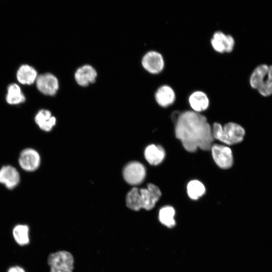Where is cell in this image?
<instances>
[{
	"mask_svg": "<svg viewBox=\"0 0 272 272\" xmlns=\"http://www.w3.org/2000/svg\"><path fill=\"white\" fill-rule=\"evenodd\" d=\"M175 134L189 152H194L198 148L209 151L214 140L212 127L206 117L191 110L183 111L178 115Z\"/></svg>",
	"mask_w": 272,
	"mask_h": 272,
	"instance_id": "cell-1",
	"label": "cell"
},
{
	"mask_svg": "<svg viewBox=\"0 0 272 272\" xmlns=\"http://www.w3.org/2000/svg\"><path fill=\"white\" fill-rule=\"evenodd\" d=\"M212 130L214 139L227 145H233L241 142L245 134L244 128L233 122H228L223 126L218 122H215Z\"/></svg>",
	"mask_w": 272,
	"mask_h": 272,
	"instance_id": "cell-2",
	"label": "cell"
},
{
	"mask_svg": "<svg viewBox=\"0 0 272 272\" xmlns=\"http://www.w3.org/2000/svg\"><path fill=\"white\" fill-rule=\"evenodd\" d=\"M249 83L251 88L256 90L262 96L272 95V65L262 64L256 67L252 72Z\"/></svg>",
	"mask_w": 272,
	"mask_h": 272,
	"instance_id": "cell-3",
	"label": "cell"
},
{
	"mask_svg": "<svg viewBox=\"0 0 272 272\" xmlns=\"http://www.w3.org/2000/svg\"><path fill=\"white\" fill-rule=\"evenodd\" d=\"M47 263L50 267V272H73L74 258L71 252L59 250L48 255Z\"/></svg>",
	"mask_w": 272,
	"mask_h": 272,
	"instance_id": "cell-4",
	"label": "cell"
},
{
	"mask_svg": "<svg viewBox=\"0 0 272 272\" xmlns=\"http://www.w3.org/2000/svg\"><path fill=\"white\" fill-rule=\"evenodd\" d=\"M211 150L214 161L220 168L227 169L233 166V153L229 147L215 144L212 145Z\"/></svg>",
	"mask_w": 272,
	"mask_h": 272,
	"instance_id": "cell-5",
	"label": "cell"
},
{
	"mask_svg": "<svg viewBox=\"0 0 272 272\" xmlns=\"http://www.w3.org/2000/svg\"><path fill=\"white\" fill-rule=\"evenodd\" d=\"M146 171L145 166L139 162H131L127 164L123 170V176L128 184L137 185L145 179Z\"/></svg>",
	"mask_w": 272,
	"mask_h": 272,
	"instance_id": "cell-6",
	"label": "cell"
},
{
	"mask_svg": "<svg viewBox=\"0 0 272 272\" xmlns=\"http://www.w3.org/2000/svg\"><path fill=\"white\" fill-rule=\"evenodd\" d=\"M142 64L145 70L152 74L161 73L164 69L165 62L160 52L152 50L147 52L143 57Z\"/></svg>",
	"mask_w": 272,
	"mask_h": 272,
	"instance_id": "cell-7",
	"label": "cell"
},
{
	"mask_svg": "<svg viewBox=\"0 0 272 272\" xmlns=\"http://www.w3.org/2000/svg\"><path fill=\"white\" fill-rule=\"evenodd\" d=\"M142 209L149 211L154 208L161 196L160 188L153 183H149L147 188L139 189Z\"/></svg>",
	"mask_w": 272,
	"mask_h": 272,
	"instance_id": "cell-8",
	"label": "cell"
},
{
	"mask_svg": "<svg viewBox=\"0 0 272 272\" xmlns=\"http://www.w3.org/2000/svg\"><path fill=\"white\" fill-rule=\"evenodd\" d=\"M211 44L213 48L217 52H230L234 49L235 40L231 35L218 31L213 34Z\"/></svg>",
	"mask_w": 272,
	"mask_h": 272,
	"instance_id": "cell-9",
	"label": "cell"
},
{
	"mask_svg": "<svg viewBox=\"0 0 272 272\" xmlns=\"http://www.w3.org/2000/svg\"><path fill=\"white\" fill-rule=\"evenodd\" d=\"M36 84L37 89L46 95H55L59 87L57 78L52 74L45 73L38 76Z\"/></svg>",
	"mask_w": 272,
	"mask_h": 272,
	"instance_id": "cell-10",
	"label": "cell"
},
{
	"mask_svg": "<svg viewBox=\"0 0 272 272\" xmlns=\"http://www.w3.org/2000/svg\"><path fill=\"white\" fill-rule=\"evenodd\" d=\"M19 163L21 167L27 171L36 170L40 164V157L34 149L27 148L21 153Z\"/></svg>",
	"mask_w": 272,
	"mask_h": 272,
	"instance_id": "cell-11",
	"label": "cell"
},
{
	"mask_svg": "<svg viewBox=\"0 0 272 272\" xmlns=\"http://www.w3.org/2000/svg\"><path fill=\"white\" fill-rule=\"evenodd\" d=\"M20 177L17 169L10 165L3 166L0 169V183L10 189L16 187L19 183Z\"/></svg>",
	"mask_w": 272,
	"mask_h": 272,
	"instance_id": "cell-12",
	"label": "cell"
},
{
	"mask_svg": "<svg viewBox=\"0 0 272 272\" xmlns=\"http://www.w3.org/2000/svg\"><path fill=\"white\" fill-rule=\"evenodd\" d=\"M97 75L95 69L90 65L86 64L78 69L75 74V79L79 85L85 87L94 83Z\"/></svg>",
	"mask_w": 272,
	"mask_h": 272,
	"instance_id": "cell-13",
	"label": "cell"
},
{
	"mask_svg": "<svg viewBox=\"0 0 272 272\" xmlns=\"http://www.w3.org/2000/svg\"><path fill=\"white\" fill-rule=\"evenodd\" d=\"M155 98L158 105L162 107H166L172 105L175 101V93L170 86L164 85L157 90Z\"/></svg>",
	"mask_w": 272,
	"mask_h": 272,
	"instance_id": "cell-14",
	"label": "cell"
},
{
	"mask_svg": "<svg viewBox=\"0 0 272 272\" xmlns=\"http://www.w3.org/2000/svg\"><path fill=\"white\" fill-rule=\"evenodd\" d=\"M188 102L193 111L197 113L206 110L210 104L208 96L201 91L192 92L188 97Z\"/></svg>",
	"mask_w": 272,
	"mask_h": 272,
	"instance_id": "cell-15",
	"label": "cell"
},
{
	"mask_svg": "<svg viewBox=\"0 0 272 272\" xmlns=\"http://www.w3.org/2000/svg\"><path fill=\"white\" fill-rule=\"evenodd\" d=\"M144 155L146 160L150 164L158 165L164 160L166 153L162 146L152 144L146 147Z\"/></svg>",
	"mask_w": 272,
	"mask_h": 272,
	"instance_id": "cell-16",
	"label": "cell"
},
{
	"mask_svg": "<svg viewBox=\"0 0 272 272\" xmlns=\"http://www.w3.org/2000/svg\"><path fill=\"white\" fill-rule=\"evenodd\" d=\"M38 75L37 71L28 64H22L17 70L16 77L21 84L30 85L36 82Z\"/></svg>",
	"mask_w": 272,
	"mask_h": 272,
	"instance_id": "cell-17",
	"label": "cell"
},
{
	"mask_svg": "<svg viewBox=\"0 0 272 272\" xmlns=\"http://www.w3.org/2000/svg\"><path fill=\"white\" fill-rule=\"evenodd\" d=\"M35 121L40 129L49 131L55 125L56 118L49 110L42 109L36 114Z\"/></svg>",
	"mask_w": 272,
	"mask_h": 272,
	"instance_id": "cell-18",
	"label": "cell"
},
{
	"mask_svg": "<svg viewBox=\"0 0 272 272\" xmlns=\"http://www.w3.org/2000/svg\"><path fill=\"white\" fill-rule=\"evenodd\" d=\"M25 96L19 85L16 83L8 86L6 100L11 105H18L24 102Z\"/></svg>",
	"mask_w": 272,
	"mask_h": 272,
	"instance_id": "cell-19",
	"label": "cell"
},
{
	"mask_svg": "<svg viewBox=\"0 0 272 272\" xmlns=\"http://www.w3.org/2000/svg\"><path fill=\"white\" fill-rule=\"evenodd\" d=\"M29 228L28 225L18 224L15 226L12 231L14 240L20 246H25L30 242Z\"/></svg>",
	"mask_w": 272,
	"mask_h": 272,
	"instance_id": "cell-20",
	"label": "cell"
},
{
	"mask_svg": "<svg viewBox=\"0 0 272 272\" xmlns=\"http://www.w3.org/2000/svg\"><path fill=\"white\" fill-rule=\"evenodd\" d=\"M175 214V211L172 207L169 206L163 207L159 212V221L167 227L171 228L176 224L174 219Z\"/></svg>",
	"mask_w": 272,
	"mask_h": 272,
	"instance_id": "cell-21",
	"label": "cell"
},
{
	"mask_svg": "<svg viewBox=\"0 0 272 272\" xmlns=\"http://www.w3.org/2000/svg\"><path fill=\"white\" fill-rule=\"evenodd\" d=\"M125 202L127 207L131 210L139 211L142 209L140 193L137 187H133L127 193Z\"/></svg>",
	"mask_w": 272,
	"mask_h": 272,
	"instance_id": "cell-22",
	"label": "cell"
},
{
	"mask_svg": "<svg viewBox=\"0 0 272 272\" xmlns=\"http://www.w3.org/2000/svg\"><path fill=\"white\" fill-rule=\"evenodd\" d=\"M206 192V187L203 184L197 180H193L187 185V193L192 199L196 200Z\"/></svg>",
	"mask_w": 272,
	"mask_h": 272,
	"instance_id": "cell-23",
	"label": "cell"
},
{
	"mask_svg": "<svg viewBox=\"0 0 272 272\" xmlns=\"http://www.w3.org/2000/svg\"><path fill=\"white\" fill-rule=\"evenodd\" d=\"M7 272H26L25 269L20 266H13L9 268Z\"/></svg>",
	"mask_w": 272,
	"mask_h": 272,
	"instance_id": "cell-24",
	"label": "cell"
}]
</instances>
